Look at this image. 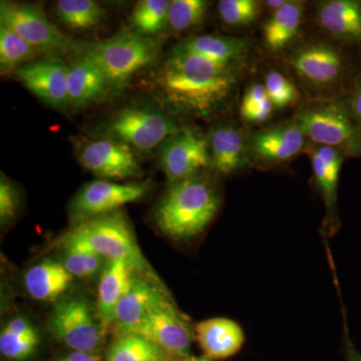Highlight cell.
Wrapping results in <instances>:
<instances>
[{"mask_svg": "<svg viewBox=\"0 0 361 361\" xmlns=\"http://www.w3.org/2000/svg\"><path fill=\"white\" fill-rule=\"evenodd\" d=\"M235 68L176 47L158 71L157 84L168 103L175 108L206 116L231 96L237 84Z\"/></svg>", "mask_w": 361, "mask_h": 361, "instance_id": "obj_1", "label": "cell"}, {"mask_svg": "<svg viewBox=\"0 0 361 361\" xmlns=\"http://www.w3.org/2000/svg\"><path fill=\"white\" fill-rule=\"evenodd\" d=\"M221 207V194L212 179L196 175L171 184L157 206L156 223L161 233L176 241L199 236Z\"/></svg>", "mask_w": 361, "mask_h": 361, "instance_id": "obj_2", "label": "cell"}, {"mask_svg": "<svg viewBox=\"0 0 361 361\" xmlns=\"http://www.w3.org/2000/svg\"><path fill=\"white\" fill-rule=\"evenodd\" d=\"M63 249L94 252L108 261H120L140 274L161 282L142 255L123 211L97 216L75 224L58 240Z\"/></svg>", "mask_w": 361, "mask_h": 361, "instance_id": "obj_3", "label": "cell"}, {"mask_svg": "<svg viewBox=\"0 0 361 361\" xmlns=\"http://www.w3.org/2000/svg\"><path fill=\"white\" fill-rule=\"evenodd\" d=\"M82 51L80 56L103 71L110 87L121 89L137 71L156 61L159 42L153 37L123 30L111 39L85 45Z\"/></svg>", "mask_w": 361, "mask_h": 361, "instance_id": "obj_4", "label": "cell"}, {"mask_svg": "<svg viewBox=\"0 0 361 361\" xmlns=\"http://www.w3.org/2000/svg\"><path fill=\"white\" fill-rule=\"evenodd\" d=\"M287 65L315 102L334 101L346 71L341 49L323 40L296 45L287 56Z\"/></svg>", "mask_w": 361, "mask_h": 361, "instance_id": "obj_5", "label": "cell"}, {"mask_svg": "<svg viewBox=\"0 0 361 361\" xmlns=\"http://www.w3.org/2000/svg\"><path fill=\"white\" fill-rule=\"evenodd\" d=\"M293 121L313 144L338 149L345 157H361V130L346 104L315 102L299 111Z\"/></svg>", "mask_w": 361, "mask_h": 361, "instance_id": "obj_6", "label": "cell"}, {"mask_svg": "<svg viewBox=\"0 0 361 361\" xmlns=\"http://www.w3.org/2000/svg\"><path fill=\"white\" fill-rule=\"evenodd\" d=\"M0 23L51 58L59 59L77 47L37 4L1 1Z\"/></svg>", "mask_w": 361, "mask_h": 361, "instance_id": "obj_7", "label": "cell"}, {"mask_svg": "<svg viewBox=\"0 0 361 361\" xmlns=\"http://www.w3.org/2000/svg\"><path fill=\"white\" fill-rule=\"evenodd\" d=\"M49 329L73 351L99 355L103 349L106 331L85 299L66 298L56 302Z\"/></svg>", "mask_w": 361, "mask_h": 361, "instance_id": "obj_8", "label": "cell"}, {"mask_svg": "<svg viewBox=\"0 0 361 361\" xmlns=\"http://www.w3.org/2000/svg\"><path fill=\"white\" fill-rule=\"evenodd\" d=\"M182 129L165 114L142 108L123 109L106 125L108 137L141 152L152 151Z\"/></svg>", "mask_w": 361, "mask_h": 361, "instance_id": "obj_9", "label": "cell"}, {"mask_svg": "<svg viewBox=\"0 0 361 361\" xmlns=\"http://www.w3.org/2000/svg\"><path fill=\"white\" fill-rule=\"evenodd\" d=\"M148 190L147 183L118 184L106 180H92L84 185L71 201V218L75 225L116 212L126 204L141 200Z\"/></svg>", "mask_w": 361, "mask_h": 361, "instance_id": "obj_10", "label": "cell"}, {"mask_svg": "<svg viewBox=\"0 0 361 361\" xmlns=\"http://www.w3.org/2000/svg\"><path fill=\"white\" fill-rule=\"evenodd\" d=\"M126 334L144 337L169 356L182 360L189 356L195 341V326L175 303L154 311Z\"/></svg>", "mask_w": 361, "mask_h": 361, "instance_id": "obj_11", "label": "cell"}, {"mask_svg": "<svg viewBox=\"0 0 361 361\" xmlns=\"http://www.w3.org/2000/svg\"><path fill=\"white\" fill-rule=\"evenodd\" d=\"M160 164L170 184L199 175L211 165L208 139L183 128L161 145Z\"/></svg>", "mask_w": 361, "mask_h": 361, "instance_id": "obj_12", "label": "cell"}, {"mask_svg": "<svg viewBox=\"0 0 361 361\" xmlns=\"http://www.w3.org/2000/svg\"><path fill=\"white\" fill-rule=\"evenodd\" d=\"M78 158L87 171L102 179L123 180L141 173L133 149L111 137L82 142Z\"/></svg>", "mask_w": 361, "mask_h": 361, "instance_id": "obj_13", "label": "cell"}, {"mask_svg": "<svg viewBox=\"0 0 361 361\" xmlns=\"http://www.w3.org/2000/svg\"><path fill=\"white\" fill-rule=\"evenodd\" d=\"M173 303L174 300L161 282L135 271L129 290L116 308L113 326L118 334H126L154 311Z\"/></svg>", "mask_w": 361, "mask_h": 361, "instance_id": "obj_14", "label": "cell"}, {"mask_svg": "<svg viewBox=\"0 0 361 361\" xmlns=\"http://www.w3.org/2000/svg\"><path fill=\"white\" fill-rule=\"evenodd\" d=\"M305 152L310 156L314 182L325 206V219L322 229L323 239L331 238L341 227L337 210V188L345 156L338 149L314 144L307 146Z\"/></svg>", "mask_w": 361, "mask_h": 361, "instance_id": "obj_15", "label": "cell"}, {"mask_svg": "<svg viewBox=\"0 0 361 361\" xmlns=\"http://www.w3.org/2000/svg\"><path fill=\"white\" fill-rule=\"evenodd\" d=\"M306 139L294 121L266 128L249 139L250 160L261 166L286 163L305 151Z\"/></svg>", "mask_w": 361, "mask_h": 361, "instance_id": "obj_16", "label": "cell"}, {"mask_svg": "<svg viewBox=\"0 0 361 361\" xmlns=\"http://www.w3.org/2000/svg\"><path fill=\"white\" fill-rule=\"evenodd\" d=\"M33 94L58 110L70 106L68 66L59 58H49L21 66L13 73Z\"/></svg>", "mask_w": 361, "mask_h": 361, "instance_id": "obj_17", "label": "cell"}, {"mask_svg": "<svg viewBox=\"0 0 361 361\" xmlns=\"http://www.w3.org/2000/svg\"><path fill=\"white\" fill-rule=\"evenodd\" d=\"M195 339L205 357L226 360L241 350L245 343V334L234 320L215 317L195 325Z\"/></svg>", "mask_w": 361, "mask_h": 361, "instance_id": "obj_18", "label": "cell"}, {"mask_svg": "<svg viewBox=\"0 0 361 361\" xmlns=\"http://www.w3.org/2000/svg\"><path fill=\"white\" fill-rule=\"evenodd\" d=\"M316 21L332 39L361 44V0H324L316 4Z\"/></svg>", "mask_w": 361, "mask_h": 361, "instance_id": "obj_19", "label": "cell"}, {"mask_svg": "<svg viewBox=\"0 0 361 361\" xmlns=\"http://www.w3.org/2000/svg\"><path fill=\"white\" fill-rule=\"evenodd\" d=\"M211 166L216 172L230 175L248 165V141L243 133L233 126H219L208 137Z\"/></svg>", "mask_w": 361, "mask_h": 361, "instance_id": "obj_20", "label": "cell"}, {"mask_svg": "<svg viewBox=\"0 0 361 361\" xmlns=\"http://www.w3.org/2000/svg\"><path fill=\"white\" fill-rule=\"evenodd\" d=\"M135 271L120 261H108L97 288V315L104 331L113 326L116 311L129 290Z\"/></svg>", "mask_w": 361, "mask_h": 361, "instance_id": "obj_21", "label": "cell"}, {"mask_svg": "<svg viewBox=\"0 0 361 361\" xmlns=\"http://www.w3.org/2000/svg\"><path fill=\"white\" fill-rule=\"evenodd\" d=\"M110 89L108 80L94 61L85 56L68 66V90L70 106L87 108L101 99Z\"/></svg>", "mask_w": 361, "mask_h": 361, "instance_id": "obj_22", "label": "cell"}, {"mask_svg": "<svg viewBox=\"0 0 361 361\" xmlns=\"http://www.w3.org/2000/svg\"><path fill=\"white\" fill-rule=\"evenodd\" d=\"M177 47L210 59L214 63L236 68L237 63L245 58L250 44L248 40L240 37L204 35L183 40Z\"/></svg>", "mask_w": 361, "mask_h": 361, "instance_id": "obj_23", "label": "cell"}, {"mask_svg": "<svg viewBox=\"0 0 361 361\" xmlns=\"http://www.w3.org/2000/svg\"><path fill=\"white\" fill-rule=\"evenodd\" d=\"M73 277L61 262L45 259L26 271L23 282L35 300L56 302L73 283Z\"/></svg>", "mask_w": 361, "mask_h": 361, "instance_id": "obj_24", "label": "cell"}, {"mask_svg": "<svg viewBox=\"0 0 361 361\" xmlns=\"http://www.w3.org/2000/svg\"><path fill=\"white\" fill-rule=\"evenodd\" d=\"M304 4L288 1L282 8L271 13L263 25V40L266 47L272 51H280L295 39L302 23Z\"/></svg>", "mask_w": 361, "mask_h": 361, "instance_id": "obj_25", "label": "cell"}, {"mask_svg": "<svg viewBox=\"0 0 361 361\" xmlns=\"http://www.w3.org/2000/svg\"><path fill=\"white\" fill-rule=\"evenodd\" d=\"M39 330L28 318L16 316L4 325L0 334V353L7 360L25 361L39 348Z\"/></svg>", "mask_w": 361, "mask_h": 361, "instance_id": "obj_26", "label": "cell"}, {"mask_svg": "<svg viewBox=\"0 0 361 361\" xmlns=\"http://www.w3.org/2000/svg\"><path fill=\"white\" fill-rule=\"evenodd\" d=\"M56 13L63 25L78 32L94 30L106 16V11L94 0H59Z\"/></svg>", "mask_w": 361, "mask_h": 361, "instance_id": "obj_27", "label": "cell"}, {"mask_svg": "<svg viewBox=\"0 0 361 361\" xmlns=\"http://www.w3.org/2000/svg\"><path fill=\"white\" fill-rule=\"evenodd\" d=\"M167 357V353L144 337L122 334L111 344L104 361H160Z\"/></svg>", "mask_w": 361, "mask_h": 361, "instance_id": "obj_28", "label": "cell"}, {"mask_svg": "<svg viewBox=\"0 0 361 361\" xmlns=\"http://www.w3.org/2000/svg\"><path fill=\"white\" fill-rule=\"evenodd\" d=\"M39 49L28 44L13 30L0 25V71L9 75L21 66L32 63L40 56Z\"/></svg>", "mask_w": 361, "mask_h": 361, "instance_id": "obj_29", "label": "cell"}, {"mask_svg": "<svg viewBox=\"0 0 361 361\" xmlns=\"http://www.w3.org/2000/svg\"><path fill=\"white\" fill-rule=\"evenodd\" d=\"M168 0H142L130 16L133 32L142 37H153L168 25Z\"/></svg>", "mask_w": 361, "mask_h": 361, "instance_id": "obj_30", "label": "cell"}, {"mask_svg": "<svg viewBox=\"0 0 361 361\" xmlns=\"http://www.w3.org/2000/svg\"><path fill=\"white\" fill-rule=\"evenodd\" d=\"M204 0H173L168 11V26L176 32H182L200 25L208 11Z\"/></svg>", "mask_w": 361, "mask_h": 361, "instance_id": "obj_31", "label": "cell"}, {"mask_svg": "<svg viewBox=\"0 0 361 361\" xmlns=\"http://www.w3.org/2000/svg\"><path fill=\"white\" fill-rule=\"evenodd\" d=\"M63 265L73 278L89 279L103 272L108 260L94 252L82 249H65Z\"/></svg>", "mask_w": 361, "mask_h": 361, "instance_id": "obj_32", "label": "cell"}, {"mask_svg": "<svg viewBox=\"0 0 361 361\" xmlns=\"http://www.w3.org/2000/svg\"><path fill=\"white\" fill-rule=\"evenodd\" d=\"M274 109L264 85L253 84L242 99L240 114L247 122L261 123L269 120Z\"/></svg>", "mask_w": 361, "mask_h": 361, "instance_id": "obj_33", "label": "cell"}, {"mask_svg": "<svg viewBox=\"0 0 361 361\" xmlns=\"http://www.w3.org/2000/svg\"><path fill=\"white\" fill-rule=\"evenodd\" d=\"M218 13L223 23L229 26H247L260 16L261 4L256 0H221Z\"/></svg>", "mask_w": 361, "mask_h": 361, "instance_id": "obj_34", "label": "cell"}, {"mask_svg": "<svg viewBox=\"0 0 361 361\" xmlns=\"http://www.w3.org/2000/svg\"><path fill=\"white\" fill-rule=\"evenodd\" d=\"M266 92L275 109H285L298 102L300 94L289 78L276 71H270L265 75Z\"/></svg>", "mask_w": 361, "mask_h": 361, "instance_id": "obj_35", "label": "cell"}, {"mask_svg": "<svg viewBox=\"0 0 361 361\" xmlns=\"http://www.w3.org/2000/svg\"><path fill=\"white\" fill-rule=\"evenodd\" d=\"M20 208V194L6 176L0 178V222L6 225L16 217Z\"/></svg>", "mask_w": 361, "mask_h": 361, "instance_id": "obj_36", "label": "cell"}, {"mask_svg": "<svg viewBox=\"0 0 361 361\" xmlns=\"http://www.w3.org/2000/svg\"><path fill=\"white\" fill-rule=\"evenodd\" d=\"M349 113L361 130V68L351 89L348 103L346 104Z\"/></svg>", "mask_w": 361, "mask_h": 361, "instance_id": "obj_37", "label": "cell"}, {"mask_svg": "<svg viewBox=\"0 0 361 361\" xmlns=\"http://www.w3.org/2000/svg\"><path fill=\"white\" fill-rule=\"evenodd\" d=\"M342 320H343V353L346 361H361V353L355 348V344L349 336L346 312L343 303H341Z\"/></svg>", "mask_w": 361, "mask_h": 361, "instance_id": "obj_38", "label": "cell"}, {"mask_svg": "<svg viewBox=\"0 0 361 361\" xmlns=\"http://www.w3.org/2000/svg\"><path fill=\"white\" fill-rule=\"evenodd\" d=\"M102 356L92 355V353H80V351H73L59 358L58 361H101Z\"/></svg>", "mask_w": 361, "mask_h": 361, "instance_id": "obj_39", "label": "cell"}, {"mask_svg": "<svg viewBox=\"0 0 361 361\" xmlns=\"http://www.w3.org/2000/svg\"><path fill=\"white\" fill-rule=\"evenodd\" d=\"M288 2V0H267V1L263 2V6L271 11V13H275V11H279L282 8L285 4Z\"/></svg>", "mask_w": 361, "mask_h": 361, "instance_id": "obj_40", "label": "cell"}, {"mask_svg": "<svg viewBox=\"0 0 361 361\" xmlns=\"http://www.w3.org/2000/svg\"><path fill=\"white\" fill-rule=\"evenodd\" d=\"M182 361H213L209 360V358L205 357V356H202V357H198V356H187V357L183 358Z\"/></svg>", "mask_w": 361, "mask_h": 361, "instance_id": "obj_41", "label": "cell"}, {"mask_svg": "<svg viewBox=\"0 0 361 361\" xmlns=\"http://www.w3.org/2000/svg\"><path fill=\"white\" fill-rule=\"evenodd\" d=\"M160 361H174V360H171L170 357H167V358H164V360H161Z\"/></svg>", "mask_w": 361, "mask_h": 361, "instance_id": "obj_42", "label": "cell"}]
</instances>
